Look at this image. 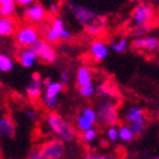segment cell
I'll list each match as a JSON object with an SVG mask.
<instances>
[{
  "mask_svg": "<svg viewBox=\"0 0 159 159\" xmlns=\"http://www.w3.org/2000/svg\"><path fill=\"white\" fill-rule=\"evenodd\" d=\"M67 8L89 36L97 37L106 32L108 21L101 13L96 12L93 9L75 1L67 2Z\"/></svg>",
  "mask_w": 159,
  "mask_h": 159,
  "instance_id": "6da1fadb",
  "label": "cell"
},
{
  "mask_svg": "<svg viewBox=\"0 0 159 159\" xmlns=\"http://www.w3.org/2000/svg\"><path fill=\"white\" fill-rule=\"evenodd\" d=\"M45 125L53 137L64 143H74L78 137L76 128L56 111H49L46 115Z\"/></svg>",
  "mask_w": 159,
  "mask_h": 159,
  "instance_id": "7a4b0ae2",
  "label": "cell"
},
{
  "mask_svg": "<svg viewBox=\"0 0 159 159\" xmlns=\"http://www.w3.org/2000/svg\"><path fill=\"white\" fill-rule=\"evenodd\" d=\"M97 121L103 126H116L119 122L118 102L114 99H99L96 103Z\"/></svg>",
  "mask_w": 159,
  "mask_h": 159,
  "instance_id": "3957f363",
  "label": "cell"
},
{
  "mask_svg": "<svg viewBox=\"0 0 159 159\" xmlns=\"http://www.w3.org/2000/svg\"><path fill=\"white\" fill-rule=\"evenodd\" d=\"M45 40L49 43H56L60 40H70L72 38V34L66 28L65 21L60 17H55L50 25L43 34Z\"/></svg>",
  "mask_w": 159,
  "mask_h": 159,
  "instance_id": "277c9868",
  "label": "cell"
},
{
  "mask_svg": "<svg viewBox=\"0 0 159 159\" xmlns=\"http://www.w3.org/2000/svg\"><path fill=\"white\" fill-rule=\"evenodd\" d=\"M124 119L136 136L141 135L146 130L148 124L145 111L138 106H130L125 112Z\"/></svg>",
  "mask_w": 159,
  "mask_h": 159,
  "instance_id": "5b68a950",
  "label": "cell"
},
{
  "mask_svg": "<svg viewBox=\"0 0 159 159\" xmlns=\"http://www.w3.org/2000/svg\"><path fill=\"white\" fill-rule=\"evenodd\" d=\"M155 20H156L155 7L147 2L137 3L134 8L133 12H131V17H130V21L134 27L154 24Z\"/></svg>",
  "mask_w": 159,
  "mask_h": 159,
  "instance_id": "8992f818",
  "label": "cell"
},
{
  "mask_svg": "<svg viewBox=\"0 0 159 159\" xmlns=\"http://www.w3.org/2000/svg\"><path fill=\"white\" fill-rule=\"evenodd\" d=\"M13 37L19 47H31L38 39H40V32L37 27L31 24H27L18 27Z\"/></svg>",
  "mask_w": 159,
  "mask_h": 159,
  "instance_id": "52a82bcc",
  "label": "cell"
},
{
  "mask_svg": "<svg viewBox=\"0 0 159 159\" xmlns=\"http://www.w3.org/2000/svg\"><path fill=\"white\" fill-rule=\"evenodd\" d=\"M39 149L45 159H61L66 154L67 147L66 143L53 137L46 140Z\"/></svg>",
  "mask_w": 159,
  "mask_h": 159,
  "instance_id": "ba28073f",
  "label": "cell"
},
{
  "mask_svg": "<svg viewBox=\"0 0 159 159\" xmlns=\"http://www.w3.org/2000/svg\"><path fill=\"white\" fill-rule=\"evenodd\" d=\"M34 51L38 60H41L46 64H53L57 60L56 49L51 43H47L45 39H38L30 47Z\"/></svg>",
  "mask_w": 159,
  "mask_h": 159,
  "instance_id": "9c48e42d",
  "label": "cell"
},
{
  "mask_svg": "<svg viewBox=\"0 0 159 159\" xmlns=\"http://www.w3.org/2000/svg\"><path fill=\"white\" fill-rule=\"evenodd\" d=\"M22 18L31 25H40L47 19V9L41 3L34 2L22 9Z\"/></svg>",
  "mask_w": 159,
  "mask_h": 159,
  "instance_id": "30bf717a",
  "label": "cell"
},
{
  "mask_svg": "<svg viewBox=\"0 0 159 159\" xmlns=\"http://www.w3.org/2000/svg\"><path fill=\"white\" fill-rule=\"evenodd\" d=\"M133 46L137 50L155 53L158 51L159 40L156 36L147 34V36H143V37L135 38L133 41Z\"/></svg>",
  "mask_w": 159,
  "mask_h": 159,
  "instance_id": "8fae6325",
  "label": "cell"
},
{
  "mask_svg": "<svg viewBox=\"0 0 159 159\" xmlns=\"http://www.w3.org/2000/svg\"><path fill=\"white\" fill-rule=\"evenodd\" d=\"M109 52H110V49H109L108 43H105L103 40H93L89 46V56L96 62H100V61L105 60L109 56Z\"/></svg>",
  "mask_w": 159,
  "mask_h": 159,
  "instance_id": "7c38bea8",
  "label": "cell"
},
{
  "mask_svg": "<svg viewBox=\"0 0 159 159\" xmlns=\"http://www.w3.org/2000/svg\"><path fill=\"white\" fill-rule=\"evenodd\" d=\"M43 80L40 77V75L34 74L30 78V81L26 88V93L30 99H38L40 98L43 93Z\"/></svg>",
  "mask_w": 159,
  "mask_h": 159,
  "instance_id": "4fadbf2b",
  "label": "cell"
},
{
  "mask_svg": "<svg viewBox=\"0 0 159 159\" xmlns=\"http://www.w3.org/2000/svg\"><path fill=\"white\" fill-rule=\"evenodd\" d=\"M99 98L101 99H114L116 100L118 98V88L109 81H102L96 87V93Z\"/></svg>",
  "mask_w": 159,
  "mask_h": 159,
  "instance_id": "5bb4252c",
  "label": "cell"
},
{
  "mask_svg": "<svg viewBox=\"0 0 159 159\" xmlns=\"http://www.w3.org/2000/svg\"><path fill=\"white\" fill-rule=\"evenodd\" d=\"M17 60L24 68H31L36 65L38 58L30 47L20 48L17 52Z\"/></svg>",
  "mask_w": 159,
  "mask_h": 159,
  "instance_id": "9a60e30c",
  "label": "cell"
},
{
  "mask_svg": "<svg viewBox=\"0 0 159 159\" xmlns=\"http://www.w3.org/2000/svg\"><path fill=\"white\" fill-rule=\"evenodd\" d=\"M18 28V21L13 17H0V37L10 38Z\"/></svg>",
  "mask_w": 159,
  "mask_h": 159,
  "instance_id": "2e32d148",
  "label": "cell"
},
{
  "mask_svg": "<svg viewBox=\"0 0 159 159\" xmlns=\"http://www.w3.org/2000/svg\"><path fill=\"white\" fill-rule=\"evenodd\" d=\"M93 84V74L90 67L80 66L76 71V85L78 88Z\"/></svg>",
  "mask_w": 159,
  "mask_h": 159,
  "instance_id": "e0dca14e",
  "label": "cell"
},
{
  "mask_svg": "<svg viewBox=\"0 0 159 159\" xmlns=\"http://www.w3.org/2000/svg\"><path fill=\"white\" fill-rule=\"evenodd\" d=\"M16 134V125L9 116L0 117V139H11Z\"/></svg>",
  "mask_w": 159,
  "mask_h": 159,
  "instance_id": "ac0fdd59",
  "label": "cell"
},
{
  "mask_svg": "<svg viewBox=\"0 0 159 159\" xmlns=\"http://www.w3.org/2000/svg\"><path fill=\"white\" fill-rule=\"evenodd\" d=\"M43 95L48 96V97H59L65 89V86L61 84L59 80H46L43 81Z\"/></svg>",
  "mask_w": 159,
  "mask_h": 159,
  "instance_id": "d6986e66",
  "label": "cell"
},
{
  "mask_svg": "<svg viewBox=\"0 0 159 159\" xmlns=\"http://www.w3.org/2000/svg\"><path fill=\"white\" fill-rule=\"evenodd\" d=\"M16 11L15 0H0V17H13Z\"/></svg>",
  "mask_w": 159,
  "mask_h": 159,
  "instance_id": "ffe728a7",
  "label": "cell"
},
{
  "mask_svg": "<svg viewBox=\"0 0 159 159\" xmlns=\"http://www.w3.org/2000/svg\"><path fill=\"white\" fill-rule=\"evenodd\" d=\"M118 130V140H120L124 143H130L135 139L136 135L131 130V128L128 125H120L119 127H117Z\"/></svg>",
  "mask_w": 159,
  "mask_h": 159,
  "instance_id": "44dd1931",
  "label": "cell"
},
{
  "mask_svg": "<svg viewBox=\"0 0 159 159\" xmlns=\"http://www.w3.org/2000/svg\"><path fill=\"white\" fill-rule=\"evenodd\" d=\"M108 46H109V49L112 50L114 52L124 53L128 49V47H129V41H128L127 38L121 37V38H119V39L111 41Z\"/></svg>",
  "mask_w": 159,
  "mask_h": 159,
  "instance_id": "7402d4cb",
  "label": "cell"
},
{
  "mask_svg": "<svg viewBox=\"0 0 159 159\" xmlns=\"http://www.w3.org/2000/svg\"><path fill=\"white\" fill-rule=\"evenodd\" d=\"M155 28H156L155 24H147V25H143V26L133 27V30L130 31V36L134 38L143 37V36L149 34V32L152 31Z\"/></svg>",
  "mask_w": 159,
  "mask_h": 159,
  "instance_id": "603a6c76",
  "label": "cell"
},
{
  "mask_svg": "<svg viewBox=\"0 0 159 159\" xmlns=\"http://www.w3.org/2000/svg\"><path fill=\"white\" fill-rule=\"evenodd\" d=\"M95 125H96L95 122H93L90 119H88V118H86L85 116H82L80 114L78 115L76 120H75V126H76V128L79 130L80 133H84L86 130L93 128Z\"/></svg>",
  "mask_w": 159,
  "mask_h": 159,
  "instance_id": "cb8c5ba5",
  "label": "cell"
},
{
  "mask_svg": "<svg viewBox=\"0 0 159 159\" xmlns=\"http://www.w3.org/2000/svg\"><path fill=\"white\" fill-rule=\"evenodd\" d=\"M15 67V61L10 56L3 52H0V71L1 72H10Z\"/></svg>",
  "mask_w": 159,
  "mask_h": 159,
  "instance_id": "d4e9b609",
  "label": "cell"
},
{
  "mask_svg": "<svg viewBox=\"0 0 159 159\" xmlns=\"http://www.w3.org/2000/svg\"><path fill=\"white\" fill-rule=\"evenodd\" d=\"M41 102H43V106L47 110H49V111H56V109L59 106V98L58 97H48L46 95H43Z\"/></svg>",
  "mask_w": 159,
  "mask_h": 159,
  "instance_id": "484cf974",
  "label": "cell"
},
{
  "mask_svg": "<svg viewBox=\"0 0 159 159\" xmlns=\"http://www.w3.org/2000/svg\"><path fill=\"white\" fill-rule=\"evenodd\" d=\"M78 93H79L80 97L85 99H89L91 98L96 93V86L93 84H90V85L85 86V87H80L78 89Z\"/></svg>",
  "mask_w": 159,
  "mask_h": 159,
  "instance_id": "4316f807",
  "label": "cell"
},
{
  "mask_svg": "<svg viewBox=\"0 0 159 159\" xmlns=\"http://www.w3.org/2000/svg\"><path fill=\"white\" fill-rule=\"evenodd\" d=\"M97 137H98V131H97V129H96L95 127L81 133L82 140L86 141L87 143H93V141H95L96 139H97Z\"/></svg>",
  "mask_w": 159,
  "mask_h": 159,
  "instance_id": "83f0119b",
  "label": "cell"
},
{
  "mask_svg": "<svg viewBox=\"0 0 159 159\" xmlns=\"http://www.w3.org/2000/svg\"><path fill=\"white\" fill-rule=\"evenodd\" d=\"M80 115L85 116L88 119H90L91 121L95 122V124L98 122L97 121V114H96L95 108H93V107H84V108L80 110Z\"/></svg>",
  "mask_w": 159,
  "mask_h": 159,
  "instance_id": "f1b7e54d",
  "label": "cell"
},
{
  "mask_svg": "<svg viewBox=\"0 0 159 159\" xmlns=\"http://www.w3.org/2000/svg\"><path fill=\"white\" fill-rule=\"evenodd\" d=\"M106 137L109 141L116 143L118 140V130L116 126H108L106 129Z\"/></svg>",
  "mask_w": 159,
  "mask_h": 159,
  "instance_id": "f546056e",
  "label": "cell"
},
{
  "mask_svg": "<svg viewBox=\"0 0 159 159\" xmlns=\"http://www.w3.org/2000/svg\"><path fill=\"white\" fill-rule=\"evenodd\" d=\"M26 116H27V118L32 122H37V121H39V119H40L39 112L34 108H28V110L26 111Z\"/></svg>",
  "mask_w": 159,
  "mask_h": 159,
  "instance_id": "4dcf8cb0",
  "label": "cell"
},
{
  "mask_svg": "<svg viewBox=\"0 0 159 159\" xmlns=\"http://www.w3.org/2000/svg\"><path fill=\"white\" fill-rule=\"evenodd\" d=\"M70 78H71L70 72H69L68 70H62L60 74V79H59V81H60L64 86H66L70 82Z\"/></svg>",
  "mask_w": 159,
  "mask_h": 159,
  "instance_id": "1f68e13d",
  "label": "cell"
},
{
  "mask_svg": "<svg viewBox=\"0 0 159 159\" xmlns=\"http://www.w3.org/2000/svg\"><path fill=\"white\" fill-rule=\"evenodd\" d=\"M26 159H45V158H43L40 149H34L32 151H30Z\"/></svg>",
  "mask_w": 159,
  "mask_h": 159,
  "instance_id": "d6a6232c",
  "label": "cell"
},
{
  "mask_svg": "<svg viewBox=\"0 0 159 159\" xmlns=\"http://www.w3.org/2000/svg\"><path fill=\"white\" fill-rule=\"evenodd\" d=\"M15 2H16V5L19 6V7L25 8V7H28V6H30L31 3H34V0H15Z\"/></svg>",
  "mask_w": 159,
  "mask_h": 159,
  "instance_id": "836d02e7",
  "label": "cell"
},
{
  "mask_svg": "<svg viewBox=\"0 0 159 159\" xmlns=\"http://www.w3.org/2000/svg\"><path fill=\"white\" fill-rule=\"evenodd\" d=\"M85 159H115L110 156H101V155H87Z\"/></svg>",
  "mask_w": 159,
  "mask_h": 159,
  "instance_id": "e575fe53",
  "label": "cell"
},
{
  "mask_svg": "<svg viewBox=\"0 0 159 159\" xmlns=\"http://www.w3.org/2000/svg\"><path fill=\"white\" fill-rule=\"evenodd\" d=\"M48 10H49V12L56 15V13H58V11H59V7L56 5V3H50V5L48 6Z\"/></svg>",
  "mask_w": 159,
  "mask_h": 159,
  "instance_id": "d590c367",
  "label": "cell"
},
{
  "mask_svg": "<svg viewBox=\"0 0 159 159\" xmlns=\"http://www.w3.org/2000/svg\"><path fill=\"white\" fill-rule=\"evenodd\" d=\"M129 2H133V3H139V2H143V0H128Z\"/></svg>",
  "mask_w": 159,
  "mask_h": 159,
  "instance_id": "8d00e7d4",
  "label": "cell"
},
{
  "mask_svg": "<svg viewBox=\"0 0 159 159\" xmlns=\"http://www.w3.org/2000/svg\"><path fill=\"white\" fill-rule=\"evenodd\" d=\"M1 41H2V38L0 37V43H1Z\"/></svg>",
  "mask_w": 159,
  "mask_h": 159,
  "instance_id": "74e56055",
  "label": "cell"
},
{
  "mask_svg": "<svg viewBox=\"0 0 159 159\" xmlns=\"http://www.w3.org/2000/svg\"><path fill=\"white\" fill-rule=\"evenodd\" d=\"M152 159H159L158 157H155V158H152Z\"/></svg>",
  "mask_w": 159,
  "mask_h": 159,
  "instance_id": "f35d334b",
  "label": "cell"
}]
</instances>
